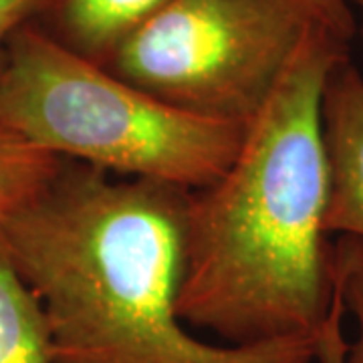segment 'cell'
I'll list each match as a JSON object with an SVG mask.
<instances>
[{
  "mask_svg": "<svg viewBox=\"0 0 363 363\" xmlns=\"http://www.w3.org/2000/svg\"><path fill=\"white\" fill-rule=\"evenodd\" d=\"M345 55L347 40L313 25L228 168L188 192L178 293L186 327L255 345L315 337L325 323L335 289L321 101Z\"/></svg>",
  "mask_w": 363,
  "mask_h": 363,
  "instance_id": "cell-1",
  "label": "cell"
},
{
  "mask_svg": "<svg viewBox=\"0 0 363 363\" xmlns=\"http://www.w3.org/2000/svg\"><path fill=\"white\" fill-rule=\"evenodd\" d=\"M188 192L61 160L0 240L47 317L52 363H313L315 337L255 345L182 323Z\"/></svg>",
  "mask_w": 363,
  "mask_h": 363,
  "instance_id": "cell-2",
  "label": "cell"
},
{
  "mask_svg": "<svg viewBox=\"0 0 363 363\" xmlns=\"http://www.w3.org/2000/svg\"><path fill=\"white\" fill-rule=\"evenodd\" d=\"M0 128L59 160L196 192L228 168L247 125L182 111L26 23L0 71Z\"/></svg>",
  "mask_w": 363,
  "mask_h": 363,
  "instance_id": "cell-3",
  "label": "cell"
},
{
  "mask_svg": "<svg viewBox=\"0 0 363 363\" xmlns=\"http://www.w3.org/2000/svg\"><path fill=\"white\" fill-rule=\"evenodd\" d=\"M313 25L295 0H172L104 67L182 111L247 125Z\"/></svg>",
  "mask_w": 363,
  "mask_h": 363,
  "instance_id": "cell-4",
  "label": "cell"
},
{
  "mask_svg": "<svg viewBox=\"0 0 363 363\" xmlns=\"http://www.w3.org/2000/svg\"><path fill=\"white\" fill-rule=\"evenodd\" d=\"M327 160L325 228L363 240V75L350 55L331 69L321 101Z\"/></svg>",
  "mask_w": 363,
  "mask_h": 363,
  "instance_id": "cell-5",
  "label": "cell"
},
{
  "mask_svg": "<svg viewBox=\"0 0 363 363\" xmlns=\"http://www.w3.org/2000/svg\"><path fill=\"white\" fill-rule=\"evenodd\" d=\"M172 0H45L30 21L49 39L91 63L109 57Z\"/></svg>",
  "mask_w": 363,
  "mask_h": 363,
  "instance_id": "cell-6",
  "label": "cell"
},
{
  "mask_svg": "<svg viewBox=\"0 0 363 363\" xmlns=\"http://www.w3.org/2000/svg\"><path fill=\"white\" fill-rule=\"evenodd\" d=\"M0 363H52L47 317L0 240Z\"/></svg>",
  "mask_w": 363,
  "mask_h": 363,
  "instance_id": "cell-7",
  "label": "cell"
},
{
  "mask_svg": "<svg viewBox=\"0 0 363 363\" xmlns=\"http://www.w3.org/2000/svg\"><path fill=\"white\" fill-rule=\"evenodd\" d=\"M59 157L0 128V220L28 204L52 180Z\"/></svg>",
  "mask_w": 363,
  "mask_h": 363,
  "instance_id": "cell-8",
  "label": "cell"
},
{
  "mask_svg": "<svg viewBox=\"0 0 363 363\" xmlns=\"http://www.w3.org/2000/svg\"><path fill=\"white\" fill-rule=\"evenodd\" d=\"M333 289L357 325V337L347 343L345 363H363V240L337 236L333 240Z\"/></svg>",
  "mask_w": 363,
  "mask_h": 363,
  "instance_id": "cell-9",
  "label": "cell"
},
{
  "mask_svg": "<svg viewBox=\"0 0 363 363\" xmlns=\"http://www.w3.org/2000/svg\"><path fill=\"white\" fill-rule=\"evenodd\" d=\"M313 23L329 28L339 39L351 43L357 30V18L350 0H295Z\"/></svg>",
  "mask_w": 363,
  "mask_h": 363,
  "instance_id": "cell-10",
  "label": "cell"
},
{
  "mask_svg": "<svg viewBox=\"0 0 363 363\" xmlns=\"http://www.w3.org/2000/svg\"><path fill=\"white\" fill-rule=\"evenodd\" d=\"M343 305L335 295L331 311L325 323L315 335V362L317 363H345L347 341L343 335Z\"/></svg>",
  "mask_w": 363,
  "mask_h": 363,
  "instance_id": "cell-11",
  "label": "cell"
},
{
  "mask_svg": "<svg viewBox=\"0 0 363 363\" xmlns=\"http://www.w3.org/2000/svg\"><path fill=\"white\" fill-rule=\"evenodd\" d=\"M45 0H0V71L6 61L13 35L37 16Z\"/></svg>",
  "mask_w": 363,
  "mask_h": 363,
  "instance_id": "cell-12",
  "label": "cell"
},
{
  "mask_svg": "<svg viewBox=\"0 0 363 363\" xmlns=\"http://www.w3.org/2000/svg\"><path fill=\"white\" fill-rule=\"evenodd\" d=\"M351 6L353 9H357V13H359V21H357V35H359V39H362L363 43V0H350Z\"/></svg>",
  "mask_w": 363,
  "mask_h": 363,
  "instance_id": "cell-13",
  "label": "cell"
}]
</instances>
